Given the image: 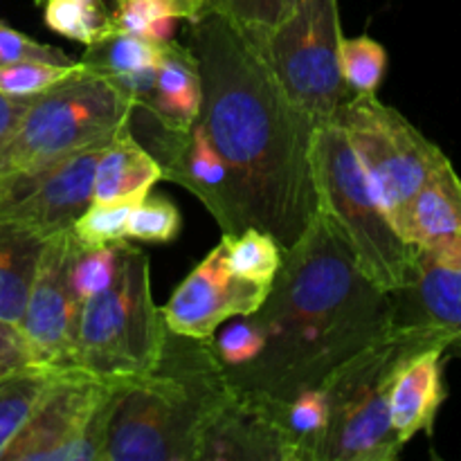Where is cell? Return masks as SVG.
I'll return each instance as SVG.
<instances>
[{
  "instance_id": "cell-33",
  "label": "cell",
  "mask_w": 461,
  "mask_h": 461,
  "mask_svg": "<svg viewBox=\"0 0 461 461\" xmlns=\"http://www.w3.org/2000/svg\"><path fill=\"white\" fill-rule=\"evenodd\" d=\"M25 61L75 63V59H70L54 45L41 43V41L23 34L21 30L0 18V66H14V63Z\"/></svg>"
},
{
  "instance_id": "cell-12",
  "label": "cell",
  "mask_w": 461,
  "mask_h": 461,
  "mask_svg": "<svg viewBox=\"0 0 461 461\" xmlns=\"http://www.w3.org/2000/svg\"><path fill=\"white\" fill-rule=\"evenodd\" d=\"M75 234L61 232L45 241L34 284L27 297L21 333L36 365L57 369L77 367V327L81 302L72 291L70 259Z\"/></svg>"
},
{
  "instance_id": "cell-31",
  "label": "cell",
  "mask_w": 461,
  "mask_h": 461,
  "mask_svg": "<svg viewBox=\"0 0 461 461\" xmlns=\"http://www.w3.org/2000/svg\"><path fill=\"white\" fill-rule=\"evenodd\" d=\"M135 203H90L88 210L77 219L72 234L86 246H106L124 241L131 207Z\"/></svg>"
},
{
  "instance_id": "cell-9",
  "label": "cell",
  "mask_w": 461,
  "mask_h": 461,
  "mask_svg": "<svg viewBox=\"0 0 461 461\" xmlns=\"http://www.w3.org/2000/svg\"><path fill=\"white\" fill-rule=\"evenodd\" d=\"M336 124L354 147L383 212L405 239L410 203L448 158L378 95H354Z\"/></svg>"
},
{
  "instance_id": "cell-14",
  "label": "cell",
  "mask_w": 461,
  "mask_h": 461,
  "mask_svg": "<svg viewBox=\"0 0 461 461\" xmlns=\"http://www.w3.org/2000/svg\"><path fill=\"white\" fill-rule=\"evenodd\" d=\"M270 286L230 273L223 243L180 282L160 313L169 331L212 340L230 318H248L264 304Z\"/></svg>"
},
{
  "instance_id": "cell-11",
  "label": "cell",
  "mask_w": 461,
  "mask_h": 461,
  "mask_svg": "<svg viewBox=\"0 0 461 461\" xmlns=\"http://www.w3.org/2000/svg\"><path fill=\"white\" fill-rule=\"evenodd\" d=\"M111 140L68 153L41 169L0 180V219L43 239L72 232L77 219L93 203L95 169Z\"/></svg>"
},
{
  "instance_id": "cell-6",
  "label": "cell",
  "mask_w": 461,
  "mask_h": 461,
  "mask_svg": "<svg viewBox=\"0 0 461 461\" xmlns=\"http://www.w3.org/2000/svg\"><path fill=\"white\" fill-rule=\"evenodd\" d=\"M165 333L147 252L129 246L115 284L81 306L77 367L108 381H133L156 367Z\"/></svg>"
},
{
  "instance_id": "cell-23",
  "label": "cell",
  "mask_w": 461,
  "mask_h": 461,
  "mask_svg": "<svg viewBox=\"0 0 461 461\" xmlns=\"http://www.w3.org/2000/svg\"><path fill=\"white\" fill-rule=\"evenodd\" d=\"M63 372L66 369L32 365L0 378V457Z\"/></svg>"
},
{
  "instance_id": "cell-39",
  "label": "cell",
  "mask_w": 461,
  "mask_h": 461,
  "mask_svg": "<svg viewBox=\"0 0 461 461\" xmlns=\"http://www.w3.org/2000/svg\"><path fill=\"white\" fill-rule=\"evenodd\" d=\"M36 3L43 5V0H36ZM88 3H93L95 7L99 9V12H104L108 18H111L113 23H115L117 12H120V7L126 3V0H88ZM115 30H117V27H115Z\"/></svg>"
},
{
  "instance_id": "cell-22",
  "label": "cell",
  "mask_w": 461,
  "mask_h": 461,
  "mask_svg": "<svg viewBox=\"0 0 461 461\" xmlns=\"http://www.w3.org/2000/svg\"><path fill=\"white\" fill-rule=\"evenodd\" d=\"M48 239L0 219V322L21 324Z\"/></svg>"
},
{
  "instance_id": "cell-26",
  "label": "cell",
  "mask_w": 461,
  "mask_h": 461,
  "mask_svg": "<svg viewBox=\"0 0 461 461\" xmlns=\"http://www.w3.org/2000/svg\"><path fill=\"white\" fill-rule=\"evenodd\" d=\"M129 246V239L106 243V246H86V243L77 241L75 237L70 259V282L72 291L79 297L81 304L115 284Z\"/></svg>"
},
{
  "instance_id": "cell-27",
  "label": "cell",
  "mask_w": 461,
  "mask_h": 461,
  "mask_svg": "<svg viewBox=\"0 0 461 461\" xmlns=\"http://www.w3.org/2000/svg\"><path fill=\"white\" fill-rule=\"evenodd\" d=\"M340 70L354 95H378L387 70V52L372 36H342L338 45Z\"/></svg>"
},
{
  "instance_id": "cell-37",
  "label": "cell",
  "mask_w": 461,
  "mask_h": 461,
  "mask_svg": "<svg viewBox=\"0 0 461 461\" xmlns=\"http://www.w3.org/2000/svg\"><path fill=\"white\" fill-rule=\"evenodd\" d=\"M30 99H14V97H5V95H0V149H3V144L7 142L12 131L16 129L18 120H21V115L25 113Z\"/></svg>"
},
{
  "instance_id": "cell-8",
  "label": "cell",
  "mask_w": 461,
  "mask_h": 461,
  "mask_svg": "<svg viewBox=\"0 0 461 461\" xmlns=\"http://www.w3.org/2000/svg\"><path fill=\"white\" fill-rule=\"evenodd\" d=\"M246 34L261 50L286 97L315 126L336 122L340 108L354 97L338 57L342 39L338 0H300L270 30Z\"/></svg>"
},
{
  "instance_id": "cell-35",
  "label": "cell",
  "mask_w": 461,
  "mask_h": 461,
  "mask_svg": "<svg viewBox=\"0 0 461 461\" xmlns=\"http://www.w3.org/2000/svg\"><path fill=\"white\" fill-rule=\"evenodd\" d=\"M165 14H171V9L162 0H126L117 12L115 27L120 32L149 39L151 25Z\"/></svg>"
},
{
  "instance_id": "cell-28",
  "label": "cell",
  "mask_w": 461,
  "mask_h": 461,
  "mask_svg": "<svg viewBox=\"0 0 461 461\" xmlns=\"http://www.w3.org/2000/svg\"><path fill=\"white\" fill-rule=\"evenodd\" d=\"M43 23L54 34L84 45L115 32V23L88 0H43Z\"/></svg>"
},
{
  "instance_id": "cell-34",
  "label": "cell",
  "mask_w": 461,
  "mask_h": 461,
  "mask_svg": "<svg viewBox=\"0 0 461 461\" xmlns=\"http://www.w3.org/2000/svg\"><path fill=\"white\" fill-rule=\"evenodd\" d=\"M205 14H221L243 32H266L277 23V0H205Z\"/></svg>"
},
{
  "instance_id": "cell-1",
  "label": "cell",
  "mask_w": 461,
  "mask_h": 461,
  "mask_svg": "<svg viewBox=\"0 0 461 461\" xmlns=\"http://www.w3.org/2000/svg\"><path fill=\"white\" fill-rule=\"evenodd\" d=\"M189 25V50L203 79L198 122L223 158L241 230H266L288 250L318 212L311 171L315 124L286 97L241 27L221 14Z\"/></svg>"
},
{
  "instance_id": "cell-36",
  "label": "cell",
  "mask_w": 461,
  "mask_h": 461,
  "mask_svg": "<svg viewBox=\"0 0 461 461\" xmlns=\"http://www.w3.org/2000/svg\"><path fill=\"white\" fill-rule=\"evenodd\" d=\"M34 356L30 345L21 333V327L9 322H0V378L18 372V369L32 367Z\"/></svg>"
},
{
  "instance_id": "cell-32",
  "label": "cell",
  "mask_w": 461,
  "mask_h": 461,
  "mask_svg": "<svg viewBox=\"0 0 461 461\" xmlns=\"http://www.w3.org/2000/svg\"><path fill=\"white\" fill-rule=\"evenodd\" d=\"M214 347L225 372H234V369L246 367L259 356L261 347H264V336L248 315L241 322L230 324L221 336H214Z\"/></svg>"
},
{
  "instance_id": "cell-40",
  "label": "cell",
  "mask_w": 461,
  "mask_h": 461,
  "mask_svg": "<svg viewBox=\"0 0 461 461\" xmlns=\"http://www.w3.org/2000/svg\"><path fill=\"white\" fill-rule=\"evenodd\" d=\"M297 5H300V0H277V23L282 21L286 14H291Z\"/></svg>"
},
{
  "instance_id": "cell-10",
  "label": "cell",
  "mask_w": 461,
  "mask_h": 461,
  "mask_svg": "<svg viewBox=\"0 0 461 461\" xmlns=\"http://www.w3.org/2000/svg\"><path fill=\"white\" fill-rule=\"evenodd\" d=\"M126 383L66 369L0 461H104L108 423Z\"/></svg>"
},
{
  "instance_id": "cell-4",
  "label": "cell",
  "mask_w": 461,
  "mask_h": 461,
  "mask_svg": "<svg viewBox=\"0 0 461 461\" xmlns=\"http://www.w3.org/2000/svg\"><path fill=\"white\" fill-rule=\"evenodd\" d=\"M448 338L437 329L392 324L327 383L329 428L318 461H394L403 441L392 428L390 387L401 363Z\"/></svg>"
},
{
  "instance_id": "cell-3",
  "label": "cell",
  "mask_w": 461,
  "mask_h": 461,
  "mask_svg": "<svg viewBox=\"0 0 461 461\" xmlns=\"http://www.w3.org/2000/svg\"><path fill=\"white\" fill-rule=\"evenodd\" d=\"M232 390L214 338L167 329L156 367L126 383L117 399L104 461H198L207 426Z\"/></svg>"
},
{
  "instance_id": "cell-18",
  "label": "cell",
  "mask_w": 461,
  "mask_h": 461,
  "mask_svg": "<svg viewBox=\"0 0 461 461\" xmlns=\"http://www.w3.org/2000/svg\"><path fill=\"white\" fill-rule=\"evenodd\" d=\"M450 351L446 340H437L414 351L401 363L390 387V419L392 428L403 444H410L417 435L435 430L437 414L444 405V358Z\"/></svg>"
},
{
  "instance_id": "cell-20",
  "label": "cell",
  "mask_w": 461,
  "mask_h": 461,
  "mask_svg": "<svg viewBox=\"0 0 461 461\" xmlns=\"http://www.w3.org/2000/svg\"><path fill=\"white\" fill-rule=\"evenodd\" d=\"M201 104L203 79L196 54L174 39L160 43L151 97L133 111L147 113L169 129H189L201 115Z\"/></svg>"
},
{
  "instance_id": "cell-5",
  "label": "cell",
  "mask_w": 461,
  "mask_h": 461,
  "mask_svg": "<svg viewBox=\"0 0 461 461\" xmlns=\"http://www.w3.org/2000/svg\"><path fill=\"white\" fill-rule=\"evenodd\" d=\"M311 171L318 210L345 237L365 277L387 293L403 288L419 248L405 241L390 223L354 147L336 122L315 126Z\"/></svg>"
},
{
  "instance_id": "cell-38",
  "label": "cell",
  "mask_w": 461,
  "mask_h": 461,
  "mask_svg": "<svg viewBox=\"0 0 461 461\" xmlns=\"http://www.w3.org/2000/svg\"><path fill=\"white\" fill-rule=\"evenodd\" d=\"M162 3L171 9L174 16L194 23L203 16V3L205 0H162Z\"/></svg>"
},
{
  "instance_id": "cell-13",
  "label": "cell",
  "mask_w": 461,
  "mask_h": 461,
  "mask_svg": "<svg viewBox=\"0 0 461 461\" xmlns=\"http://www.w3.org/2000/svg\"><path fill=\"white\" fill-rule=\"evenodd\" d=\"M133 115L140 117V131L147 138L144 147L160 165L162 180L180 185L196 196L223 234L241 232L230 174L205 126L196 120L189 129H169L142 111H133Z\"/></svg>"
},
{
  "instance_id": "cell-7",
  "label": "cell",
  "mask_w": 461,
  "mask_h": 461,
  "mask_svg": "<svg viewBox=\"0 0 461 461\" xmlns=\"http://www.w3.org/2000/svg\"><path fill=\"white\" fill-rule=\"evenodd\" d=\"M133 104L97 75L75 77L30 99L0 149V180L41 169L129 126Z\"/></svg>"
},
{
  "instance_id": "cell-19",
  "label": "cell",
  "mask_w": 461,
  "mask_h": 461,
  "mask_svg": "<svg viewBox=\"0 0 461 461\" xmlns=\"http://www.w3.org/2000/svg\"><path fill=\"white\" fill-rule=\"evenodd\" d=\"M158 59L160 43L115 30L86 45L81 63L86 72L102 77L113 88L120 90L133 104V108H140L153 93Z\"/></svg>"
},
{
  "instance_id": "cell-15",
  "label": "cell",
  "mask_w": 461,
  "mask_h": 461,
  "mask_svg": "<svg viewBox=\"0 0 461 461\" xmlns=\"http://www.w3.org/2000/svg\"><path fill=\"white\" fill-rule=\"evenodd\" d=\"M198 461H300L279 417V401L232 390L203 437Z\"/></svg>"
},
{
  "instance_id": "cell-17",
  "label": "cell",
  "mask_w": 461,
  "mask_h": 461,
  "mask_svg": "<svg viewBox=\"0 0 461 461\" xmlns=\"http://www.w3.org/2000/svg\"><path fill=\"white\" fill-rule=\"evenodd\" d=\"M394 324L437 329L461 356V268L437 264L419 250L408 284L392 293Z\"/></svg>"
},
{
  "instance_id": "cell-16",
  "label": "cell",
  "mask_w": 461,
  "mask_h": 461,
  "mask_svg": "<svg viewBox=\"0 0 461 461\" xmlns=\"http://www.w3.org/2000/svg\"><path fill=\"white\" fill-rule=\"evenodd\" d=\"M405 241L448 268H461V178L446 160L408 210Z\"/></svg>"
},
{
  "instance_id": "cell-29",
  "label": "cell",
  "mask_w": 461,
  "mask_h": 461,
  "mask_svg": "<svg viewBox=\"0 0 461 461\" xmlns=\"http://www.w3.org/2000/svg\"><path fill=\"white\" fill-rule=\"evenodd\" d=\"M81 75H86L81 61H25L14 63V66H0V95L14 99H30Z\"/></svg>"
},
{
  "instance_id": "cell-2",
  "label": "cell",
  "mask_w": 461,
  "mask_h": 461,
  "mask_svg": "<svg viewBox=\"0 0 461 461\" xmlns=\"http://www.w3.org/2000/svg\"><path fill=\"white\" fill-rule=\"evenodd\" d=\"M259 356L228 372L234 390L286 401L322 387L394 324L392 293L365 277L336 225L315 212L288 250L264 304L250 315Z\"/></svg>"
},
{
  "instance_id": "cell-24",
  "label": "cell",
  "mask_w": 461,
  "mask_h": 461,
  "mask_svg": "<svg viewBox=\"0 0 461 461\" xmlns=\"http://www.w3.org/2000/svg\"><path fill=\"white\" fill-rule=\"evenodd\" d=\"M225 264L230 273L248 282L270 286L284 259V248L270 232L259 228H246L237 234L221 237Z\"/></svg>"
},
{
  "instance_id": "cell-30",
  "label": "cell",
  "mask_w": 461,
  "mask_h": 461,
  "mask_svg": "<svg viewBox=\"0 0 461 461\" xmlns=\"http://www.w3.org/2000/svg\"><path fill=\"white\" fill-rule=\"evenodd\" d=\"M183 228L180 212L169 198L147 196L131 207L126 239H138L144 243H169Z\"/></svg>"
},
{
  "instance_id": "cell-21",
  "label": "cell",
  "mask_w": 461,
  "mask_h": 461,
  "mask_svg": "<svg viewBox=\"0 0 461 461\" xmlns=\"http://www.w3.org/2000/svg\"><path fill=\"white\" fill-rule=\"evenodd\" d=\"M162 180V169L147 147L124 126L113 135L97 160L93 203H140L153 185Z\"/></svg>"
},
{
  "instance_id": "cell-25",
  "label": "cell",
  "mask_w": 461,
  "mask_h": 461,
  "mask_svg": "<svg viewBox=\"0 0 461 461\" xmlns=\"http://www.w3.org/2000/svg\"><path fill=\"white\" fill-rule=\"evenodd\" d=\"M279 417L300 450V461H318L329 428V399L324 387L279 401Z\"/></svg>"
}]
</instances>
